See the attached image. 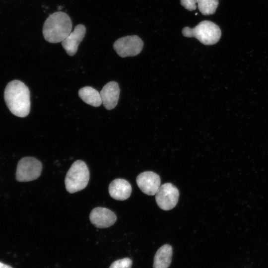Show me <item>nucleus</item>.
<instances>
[{"instance_id":"nucleus-1","label":"nucleus","mask_w":268,"mask_h":268,"mask_svg":"<svg viewBox=\"0 0 268 268\" xmlns=\"http://www.w3.org/2000/svg\"><path fill=\"white\" fill-rule=\"evenodd\" d=\"M4 98L6 106L14 115L25 117L29 114L30 91L22 81L14 80L9 82L4 90Z\"/></svg>"},{"instance_id":"nucleus-2","label":"nucleus","mask_w":268,"mask_h":268,"mask_svg":"<svg viewBox=\"0 0 268 268\" xmlns=\"http://www.w3.org/2000/svg\"><path fill=\"white\" fill-rule=\"evenodd\" d=\"M72 22L65 12L57 11L50 15L43 26L44 39L49 43L62 42L71 32Z\"/></svg>"},{"instance_id":"nucleus-3","label":"nucleus","mask_w":268,"mask_h":268,"mask_svg":"<svg viewBox=\"0 0 268 268\" xmlns=\"http://www.w3.org/2000/svg\"><path fill=\"white\" fill-rule=\"evenodd\" d=\"M182 33L184 37L196 38L201 43L205 45L216 44L219 40L221 35L219 27L209 20L202 21L192 28L185 27L183 28Z\"/></svg>"},{"instance_id":"nucleus-4","label":"nucleus","mask_w":268,"mask_h":268,"mask_svg":"<svg viewBox=\"0 0 268 268\" xmlns=\"http://www.w3.org/2000/svg\"><path fill=\"white\" fill-rule=\"evenodd\" d=\"M89 180V171L86 163L80 160L74 162L65 180L67 191L72 194L84 189Z\"/></svg>"},{"instance_id":"nucleus-5","label":"nucleus","mask_w":268,"mask_h":268,"mask_svg":"<svg viewBox=\"0 0 268 268\" xmlns=\"http://www.w3.org/2000/svg\"><path fill=\"white\" fill-rule=\"evenodd\" d=\"M42 169L41 162L33 157H24L20 159L17 165L15 178L20 182H29L37 179Z\"/></svg>"},{"instance_id":"nucleus-6","label":"nucleus","mask_w":268,"mask_h":268,"mask_svg":"<svg viewBox=\"0 0 268 268\" xmlns=\"http://www.w3.org/2000/svg\"><path fill=\"white\" fill-rule=\"evenodd\" d=\"M143 47V42L137 35H129L117 39L113 48L122 58L133 57L139 54Z\"/></svg>"},{"instance_id":"nucleus-7","label":"nucleus","mask_w":268,"mask_h":268,"mask_svg":"<svg viewBox=\"0 0 268 268\" xmlns=\"http://www.w3.org/2000/svg\"><path fill=\"white\" fill-rule=\"evenodd\" d=\"M155 195L158 206L163 210H169L177 204L179 192L174 185L167 183L160 186Z\"/></svg>"},{"instance_id":"nucleus-8","label":"nucleus","mask_w":268,"mask_h":268,"mask_svg":"<svg viewBox=\"0 0 268 268\" xmlns=\"http://www.w3.org/2000/svg\"><path fill=\"white\" fill-rule=\"evenodd\" d=\"M137 185L145 194L155 195L160 186L159 176L152 171H145L139 174L136 179Z\"/></svg>"},{"instance_id":"nucleus-9","label":"nucleus","mask_w":268,"mask_h":268,"mask_svg":"<svg viewBox=\"0 0 268 268\" xmlns=\"http://www.w3.org/2000/svg\"><path fill=\"white\" fill-rule=\"evenodd\" d=\"M89 219L96 227L104 228L113 225L117 220V216L108 208L97 207L91 211Z\"/></svg>"},{"instance_id":"nucleus-10","label":"nucleus","mask_w":268,"mask_h":268,"mask_svg":"<svg viewBox=\"0 0 268 268\" xmlns=\"http://www.w3.org/2000/svg\"><path fill=\"white\" fill-rule=\"evenodd\" d=\"M85 33V26L82 24H78L75 27L74 30L62 42V45L67 55L72 56L75 54L78 45L84 37Z\"/></svg>"},{"instance_id":"nucleus-11","label":"nucleus","mask_w":268,"mask_h":268,"mask_svg":"<svg viewBox=\"0 0 268 268\" xmlns=\"http://www.w3.org/2000/svg\"><path fill=\"white\" fill-rule=\"evenodd\" d=\"M120 89L119 84L114 81L106 84L100 91V95L103 106L107 110H112L118 104Z\"/></svg>"},{"instance_id":"nucleus-12","label":"nucleus","mask_w":268,"mask_h":268,"mask_svg":"<svg viewBox=\"0 0 268 268\" xmlns=\"http://www.w3.org/2000/svg\"><path fill=\"white\" fill-rule=\"evenodd\" d=\"M181 4L189 11L196 9V3L201 13L203 15L213 14L218 7V0H180Z\"/></svg>"},{"instance_id":"nucleus-13","label":"nucleus","mask_w":268,"mask_h":268,"mask_svg":"<svg viewBox=\"0 0 268 268\" xmlns=\"http://www.w3.org/2000/svg\"><path fill=\"white\" fill-rule=\"evenodd\" d=\"M132 190L130 183L124 179H116L109 186L110 196L119 201H124L128 199L131 196Z\"/></svg>"},{"instance_id":"nucleus-14","label":"nucleus","mask_w":268,"mask_h":268,"mask_svg":"<svg viewBox=\"0 0 268 268\" xmlns=\"http://www.w3.org/2000/svg\"><path fill=\"white\" fill-rule=\"evenodd\" d=\"M173 250L169 244L161 246L154 257L153 268H168L171 263Z\"/></svg>"},{"instance_id":"nucleus-15","label":"nucleus","mask_w":268,"mask_h":268,"mask_svg":"<svg viewBox=\"0 0 268 268\" xmlns=\"http://www.w3.org/2000/svg\"><path fill=\"white\" fill-rule=\"evenodd\" d=\"M79 97L85 103L97 107L102 103L100 93L90 86H85L78 91Z\"/></svg>"},{"instance_id":"nucleus-16","label":"nucleus","mask_w":268,"mask_h":268,"mask_svg":"<svg viewBox=\"0 0 268 268\" xmlns=\"http://www.w3.org/2000/svg\"><path fill=\"white\" fill-rule=\"evenodd\" d=\"M132 264L131 259L125 258L114 261L109 268H131Z\"/></svg>"},{"instance_id":"nucleus-17","label":"nucleus","mask_w":268,"mask_h":268,"mask_svg":"<svg viewBox=\"0 0 268 268\" xmlns=\"http://www.w3.org/2000/svg\"><path fill=\"white\" fill-rule=\"evenodd\" d=\"M0 268H12L11 267L0 262Z\"/></svg>"},{"instance_id":"nucleus-18","label":"nucleus","mask_w":268,"mask_h":268,"mask_svg":"<svg viewBox=\"0 0 268 268\" xmlns=\"http://www.w3.org/2000/svg\"><path fill=\"white\" fill-rule=\"evenodd\" d=\"M197 14H198V13H195V15H197Z\"/></svg>"}]
</instances>
